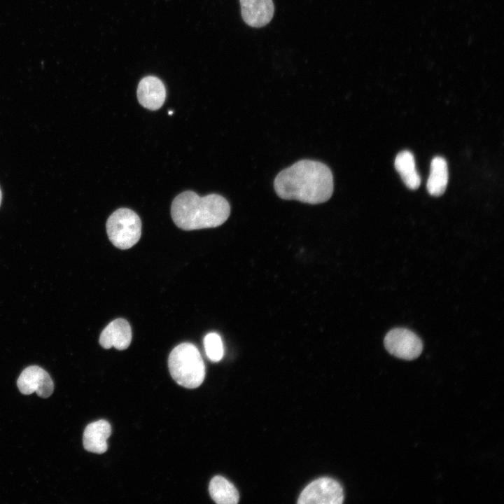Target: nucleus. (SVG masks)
<instances>
[{"label": "nucleus", "mask_w": 504, "mask_h": 504, "mask_svg": "<svg viewBox=\"0 0 504 504\" xmlns=\"http://www.w3.org/2000/svg\"><path fill=\"white\" fill-rule=\"evenodd\" d=\"M274 188L281 199L317 204L331 197L333 176L326 164L304 159L281 171L274 178Z\"/></svg>", "instance_id": "nucleus-1"}, {"label": "nucleus", "mask_w": 504, "mask_h": 504, "mask_svg": "<svg viewBox=\"0 0 504 504\" xmlns=\"http://www.w3.org/2000/svg\"><path fill=\"white\" fill-rule=\"evenodd\" d=\"M230 214L228 202L218 194L200 197L188 190L173 200L171 215L179 228L192 230L218 227L224 223Z\"/></svg>", "instance_id": "nucleus-2"}, {"label": "nucleus", "mask_w": 504, "mask_h": 504, "mask_svg": "<svg viewBox=\"0 0 504 504\" xmlns=\"http://www.w3.org/2000/svg\"><path fill=\"white\" fill-rule=\"evenodd\" d=\"M168 366L172 378L185 388H197L204 379V361L198 349L191 343L174 347L169 356Z\"/></svg>", "instance_id": "nucleus-3"}, {"label": "nucleus", "mask_w": 504, "mask_h": 504, "mask_svg": "<svg viewBox=\"0 0 504 504\" xmlns=\"http://www.w3.org/2000/svg\"><path fill=\"white\" fill-rule=\"evenodd\" d=\"M106 232L111 242L120 249H127L137 243L141 234V221L132 210L120 208L108 218Z\"/></svg>", "instance_id": "nucleus-4"}, {"label": "nucleus", "mask_w": 504, "mask_h": 504, "mask_svg": "<svg viewBox=\"0 0 504 504\" xmlns=\"http://www.w3.org/2000/svg\"><path fill=\"white\" fill-rule=\"evenodd\" d=\"M384 344L391 355L407 360L418 358L423 350L421 339L414 332L404 328L391 330L386 335Z\"/></svg>", "instance_id": "nucleus-5"}, {"label": "nucleus", "mask_w": 504, "mask_h": 504, "mask_svg": "<svg viewBox=\"0 0 504 504\" xmlns=\"http://www.w3.org/2000/svg\"><path fill=\"white\" fill-rule=\"evenodd\" d=\"M344 500L342 486L329 477L318 478L308 484L300 493L299 504H341Z\"/></svg>", "instance_id": "nucleus-6"}, {"label": "nucleus", "mask_w": 504, "mask_h": 504, "mask_svg": "<svg viewBox=\"0 0 504 504\" xmlns=\"http://www.w3.org/2000/svg\"><path fill=\"white\" fill-rule=\"evenodd\" d=\"M17 385L22 394L29 395L36 392L43 398L49 397L54 390V384L50 374L36 365L26 368L20 374Z\"/></svg>", "instance_id": "nucleus-7"}, {"label": "nucleus", "mask_w": 504, "mask_h": 504, "mask_svg": "<svg viewBox=\"0 0 504 504\" xmlns=\"http://www.w3.org/2000/svg\"><path fill=\"white\" fill-rule=\"evenodd\" d=\"M131 341V326L124 318H116L109 323L102 330L99 340L103 348L108 349L114 346L118 350L126 349Z\"/></svg>", "instance_id": "nucleus-8"}, {"label": "nucleus", "mask_w": 504, "mask_h": 504, "mask_svg": "<svg viewBox=\"0 0 504 504\" xmlns=\"http://www.w3.org/2000/svg\"><path fill=\"white\" fill-rule=\"evenodd\" d=\"M241 16L245 23L261 27L272 20L274 6L272 0H239Z\"/></svg>", "instance_id": "nucleus-9"}, {"label": "nucleus", "mask_w": 504, "mask_h": 504, "mask_svg": "<svg viewBox=\"0 0 504 504\" xmlns=\"http://www.w3.org/2000/svg\"><path fill=\"white\" fill-rule=\"evenodd\" d=\"M139 102L151 111L159 109L164 102L166 90L163 83L155 76H146L139 83L137 88Z\"/></svg>", "instance_id": "nucleus-10"}, {"label": "nucleus", "mask_w": 504, "mask_h": 504, "mask_svg": "<svg viewBox=\"0 0 504 504\" xmlns=\"http://www.w3.org/2000/svg\"><path fill=\"white\" fill-rule=\"evenodd\" d=\"M111 434L110 424L103 419L88 424L85 428L83 444L85 450L102 454L107 450V439Z\"/></svg>", "instance_id": "nucleus-11"}, {"label": "nucleus", "mask_w": 504, "mask_h": 504, "mask_svg": "<svg viewBox=\"0 0 504 504\" xmlns=\"http://www.w3.org/2000/svg\"><path fill=\"white\" fill-rule=\"evenodd\" d=\"M395 167L407 188L415 190L421 183V178L415 166L413 154L408 150L400 152L395 159Z\"/></svg>", "instance_id": "nucleus-12"}, {"label": "nucleus", "mask_w": 504, "mask_h": 504, "mask_svg": "<svg viewBox=\"0 0 504 504\" xmlns=\"http://www.w3.org/2000/svg\"><path fill=\"white\" fill-rule=\"evenodd\" d=\"M448 183V168L444 158L435 157L430 163V171L427 181L428 192L433 196H440L447 188Z\"/></svg>", "instance_id": "nucleus-13"}, {"label": "nucleus", "mask_w": 504, "mask_h": 504, "mask_svg": "<svg viewBox=\"0 0 504 504\" xmlns=\"http://www.w3.org/2000/svg\"><path fill=\"white\" fill-rule=\"evenodd\" d=\"M209 491L211 498L218 504H236L239 499L235 486L222 476L211 479Z\"/></svg>", "instance_id": "nucleus-14"}, {"label": "nucleus", "mask_w": 504, "mask_h": 504, "mask_svg": "<svg viewBox=\"0 0 504 504\" xmlns=\"http://www.w3.org/2000/svg\"><path fill=\"white\" fill-rule=\"evenodd\" d=\"M204 346L206 354L213 362L220 361L223 356V345L220 335L216 332H210L204 338Z\"/></svg>", "instance_id": "nucleus-15"}, {"label": "nucleus", "mask_w": 504, "mask_h": 504, "mask_svg": "<svg viewBox=\"0 0 504 504\" xmlns=\"http://www.w3.org/2000/svg\"><path fill=\"white\" fill-rule=\"evenodd\" d=\"M1 199H2V194H1V189H0V205H1Z\"/></svg>", "instance_id": "nucleus-16"}, {"label": "nucleus", "mask_w": 504, "mask_h": 504, "mask_svg": "<svg viewBox=\"0 0 504 504\" xmlns=\"http://www.w3.org/2000/svg\"><path fill=\"white\" fill-rule=\"evenodd\" d=\"M169 114H172V111H169Z\"/></svg>", "instance_id": "nucleus-17"}]
</instances>
